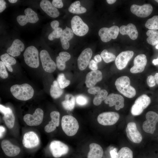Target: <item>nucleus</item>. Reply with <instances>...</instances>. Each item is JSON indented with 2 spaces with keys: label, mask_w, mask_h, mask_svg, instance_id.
Segmentation results:
<instances>
[{
  "label": "nucleus",
  "mask_w": 158,
  "mask_h": 158,
  "mask_svg": "<svg viewBox=\"0 0 158 158\" xmlns=\"http://www.w3.org/2000/svg\"><path fill=\"white\" fill-rule=\"evenodd\" d=\"M5 131V128L3 126H0V136L1 138L3 136V135Z\"/></svg>",
  "instance_id": "nucleus-53"
},
{
  "label": "nucleus",
  "mask_w": 158,
  "mask_h": 158,
  "mask_svg": "<svg viewBox=\"0 0 158 158\" xmlns=\"http://www.w3.org/2000/svg\"><path fill=\"white\" fill-rule=\"evenodd\" d=\"M74 35L72 30L66 26L63 30L60 40L62 48L65 50L68 49L70 46L68 41L71 40Z\"/></svg>",
  "instance_id": "nucleus-26"
},
{
  "label": "nucleus",
  "mask_w": 158,
  "mask_h": 158,
  "mask_svg": "<svg viewBox=\"0 0 158 158\" xmlns=\"http://www.w3.org/2000/svg\"><path fill=\"white\" fill-rule=\"evenodd\" d=\"M102 78V72L99 70L92 71L89 72L86 77L85 83L88 88L94 86L98 82L100 81Z\"/></svg>",
  "instance_id": "nucleus-22"
},
{
  "label": "nucleus",
  "mask_w": 158,
  "mask_h": 158,
  "mask_svg": "<svg viewBox=\"0 0 158 158\" xmlns=\"http://www.w3.org/2000/svg\"><path fill=\"white\" fill-rule=\"evenodd\" d=\"M147 60L146 55L143 54L137 56L134 60V66L131 68L130 71L132 73H141L144 70Z\"/></svg>",
  "instance_id": "nucleus-20"
},
{
  "label": "nucleus",
  "mask_w": 158,
  "mask_h": 158,
  "mask_svg": "<svg viewBox=\"0 0 158 158\" xmlns=\"http://www.w3.org/2000/svg\"><path fill=\"white\" fill-rule=\"evenodd\" d=\"M76 101L78 105L84 106L88 103V99L86 96L82 95H79L76 97Z\"/></svg>",
  "instance_id": "nucleus-42"
},
{
  "label": "nucleus",
  "mask_w": 158,
  "mask_h": 158,
  "mask_svg": "<svg viewBox=\"0 0 158 158\" xmlns=\"http://www.w3.org/2000/svg\"><path fill=\"white\" fill-rule=\"evenodd\" d=\"M1 147L5 154L10 157L18 155L20 151L19 147L12 144L9 141L6 140H4L2 141Z\"/></svg>",
  "instance_id": "nucleus-21"
},
{
  "label": "nucleus",
  "mask_w": 158,
  "mask_h": 158,
  "mask_svg": "<svg viewBox=\"0 0 158 158\" xmlns=\"http://www.w3.org/2000/svg\"><path fill=\"white\" fill-rule=\"evenodd\" d=\"M57 81L60 87L62 89L66 87L70 83V81L66 79L63 73H60L58 75Z\"/></svg>",
  "instance_id": "nucleus-39"
},
{
  "label": "nucleus",
  "mask_w": 158,
  "mask_h": 158,
  "mask_svg": "<svg viewBox=\"0 0 158 158\" xmlns=\"http://www.w3.org/2000/svg\"><path fill=\"white\" fill-rule=\"evenodd\" d=\"M25 48L24 44L19 40H15L11 46L8 48L6 52L13 57L18 56L20 54Z\"/></svg>",
  "instance_id": "nucleus-25"
},
{
  "label": "nucleus",
  "mask_w": 158,
  "mask_h": 158,
  "mask_svg": "<svg viewBox=\"0 0 158 158\" xmlns=\"http://www.w3.org/2000/svg\"><path fill=\"white\" fill-rule=\"evenodd\" d=\"M133 54L134 52L132 51L128 50L120 53L115 60V64L117 68L120 70L124 68Z\"/></svg>",
  "instance_id": "nucleus-16"
},
{
  "label": "nucleus",
  "mask_w": 158,
  "mask_h": 158,
  "mask_svg": "<svg viewBox=\"0 0 158 158\" xmlns=\"http://www.w3.org/2000/svg\"><path fill=\"white\" fill-rule=\"evenodd\" d=\"M119 32L122 35H128L132 40H136L138 36V32L136 26L132 23L127 25H123L119 28Z\"/></svg>",
  "instance_id": "nucleus-24"
},
{
  "label": "nucleus",
  "mask_w": 158,
  "mask_h": 158,
  "mask_svg": "<svg viewBox=\"0 0 158 158\" xmlns=\"http://www.w3.org/2000/svg\"><path fill=\"white\" fill-rule=\"evenodd\" d=\"M50 25L52 28L54 30L58 28L59 22L56 20H54L51 22Z\"/></svg>",
  "instance_id": "nucleus-51"
},
{
  "label": "nucleus",
  "mask_w": 158,
  "mask_h": 158,
  "mask_svg": "<svg viewBox=\"0 0 158 158\" xmlns=\"http://www.w3.org/2000/svg\"><path fill=\"white\" fill-rule=\"evenodd\" d=\"M108 92L104 89L101 90L95 96L93 100V103L96 106L100 105L102 101L104 100L108 96Z\"/></svg>",
  "instance_id": "nucleus-34"
},
{
  "label": "nucleus",
  "mask_w": 158,
  "mask_h": 158,
  "mask_svg": "<svg viewBox=\"0 0 158 158\" xmlns=\"http://www.w3.org/2000/svg\"><path fill=\"white\" fill-rule=\"evenodd\" d=\"M154 76L156 83L158 84V73H156Z\"/></svg>",
  "instance_id": "nucleus-54"
},
{
  "label": "nucleus",
  "mask_w": 158,
  "mask_h": 158,
  "mask_svg": "<svg viewBox=\"0 0 158 158\" xmlns=\"http://www.w3.org/2000/svg\"><path fill=\"white\" fill-rule=\"evenodd\" d=\"M49 148L52 155L55 158H59L66 154L69 150L68 147L66 145L58 140L51 141Z\"/></svg>",
  "instance_id": "nucleus-10"
},
{
  "label": "nucleus",
  "mask_w": 158,
  "mask_h": 158,
  "mask_svg": "<svg viewBox=\"0 0 158 158\" xmlns=\"http://www.w3.org/2000/svg\"><path fill=\"white\" fill-rule=\"evenodd\" d=\"M0 111L4 115L13 112L10 108L6 107L1 104L0 105Z\"/></svg>",
  "instance_id": "nucleus-46"
},
{
  "label": "nucleus",
  "mask_w": 158,
  "mask_h": 158,
  "mask_svg": "<svg viewBox=\"0 0 158 158\" xmlns=\"http://www.w3.org/2000/svg\"><path fill=\"white\" fill-rule=\"evenodd\" d=\"M61 104L65 109L71 111L75 107V98L71 94H67L65 96V100L62 102Z\"/></svg>",
  "instance_id": "nucleus-31"
},
{
  "label": "nucleus",
  "mask_w": 158,
  "mask_h": 158,
  "mask_svg": "<svg viewBox=\"0 0 158 158\" xmlns=\"http://www.w3.org/2000/svg\"><path fill=\"white\" fill-rule=\"evenodd\" d=\"M156 48L157 49H158V44H157L156 46Z\"/></svg>",
  "instance_id": "nucleus-58"
},
{
  "label": "nucleus",
  "mask_w": 158,
  "mask_h": 158,
  "mask_svg": "<svg viewBox=\"0 0 158 158\" xmlns=\"http://www.w3.org/2000/svg\"><path fill=\"white\" fill-rule=\"evenodd\" d=\"M23 56L25 63L29 67L36 68L39 65L38 51L35 47L31 46L25 50Z\"/></svg>",
  "instance_id": "nucleus-4"
},
{
  "label": "nucleus",
  "mask_w": 158,
  "mask_h": 158,
  "mask_svg": "<svg viewBox=\"0 0 158 158\" xmlns=\"http://www.w3.org/2000/svg\"><path fill=\"white\" fill-rule=\"evenodd\" d=\"M116 158H133V152L127 147H123L117 153Z\"/></svg>",
  "instance_id": "nucleus-36"
},
{
  "label": "nucleus",
  "mask_w": 158,
  "mask_h": 158,
  "mask_svg": "<svg viewBox=\"0 0 158 158\" xmlns=\"http://www.w3.org/2000/svg\"><path fill=\"white\" fill-rule=\"evenodd\" d=\"M155 1H156L158 3V0H155Z\"/></svg>",
  "instance_id": "nucleus-59"
},
{
  "label": "nucleus",
  "mask_w": 158,
  "mask_h": 158,
  "mask_svg": "<svg viewBox=\"0 0 158 158\" xmlns=\"http://www.w3.org/2000/svg\"><path fill=\"white\" fill-rule=\"evenodd\" d=\"M100 56L104 61L109 63L115 60L116 57L113 54L108 52L106 49L104 50L101 53Z\"/></svg>",
  "instance_id": "nucleus-38"
},
{
  "label": "nucleus",
  "mask_w": 158,
  "mask_h": 158,
  "mask_svg": "<svg viewBox=\"0 0 158 158\" xmlns=\"http://www.w3.org/2000/svg\"><path fill=\"white\" fill-rule=\"evenodd\" d=\"M39 138L34 132L30 131L25 133L23 136L22 143L27 148H32L37 147L39 143Z\"/></svg>",
  "instance_id": "nucleus-18"
},
{
  "label": "nucleus",
  "mask_w": 158,
  "mask_h": 158,
  "mask_svg": "<svg viewBox=\"0 0 158 158\" xmlns=\"http://www.w3.org/2000/svg\"><path fill=\"white\" fill-rule=\"evenodd\" d=\"M130 9L131 12L140 18H145L151 13L153 7L150 4H145L142 6L134 4L131 6Z\"/></svg>",
  "instance_id": "nucleus-15"
},
{
  "label": "nucleus",
  "mask_w": 158,
  "mask_h": 158,
  "mask_svg": "<svg viewBox=\"0 0 158 158\" xmlns=\"http://www.w3.org/2000/svg\"><path fill=\"white\" fill-rule=\"evenodd\" d=\"M94 59L97 63L101 62L102 60L101 56L99 54H97L95 56Z\"/></svg>",
  "instance_id": "nucleus-52"
},
{
  "label": "nucleus",
  "mask_w": 158,
  "mask_h": 158,
  "mask_svg": "<svg viewBox=\"0 0 158 158\" xmlns=\"http://www.w3.org/2000/svg\"><path fill=\"white\" fill-rule=\"evenodd\" d=\"M52 4L56 8H61L63 6V4L61 0H53Z\"/></svg>",
  "instance_id": "nucleus-49"
},
{
  "label": "nucleus",
  "mask_w": 158,
  "mask_h": 158,
  "mask_svg": "<svg viewBox=\"0 0 158 158\" xmlns=\"http://www.w3.org/2000/svg\"><path fill=\"white\" fill-rule=\"evenodd\" d=\"M25 15H19L17 18L19 24L21 26L25 25L28 23H34L39 20L37 14L30 8H27L24 11Z\"/></svg>",
  "instance_id": "nucleus-13"
},
{
  "label": "nucleus",
  "mask_w": 158,
  "mask_h": 158,
  "mask_svg": "<svg viewBox=\"0 0 158 158\" xmlns=\"http://www.w3.org/2000/svg\"><path fill=\"white\" fill-rule=\"evenodd\" d=\"M152 63L155 65H158V57L157 59H154L152 61Z\"/></svg>",
  "instance_id": "nucleus-55"
},
{
  "label": "nucleus",
  "mask_w": 158,
  "mask_h": 158,
  "mask_svg": "<svg viewBox=\"0 0 158 158\" xmlns=\"http://www.w3.org/2000/svg\"><path fill=\"white\" fill-rule=\"evenodd\" d=\"M62 29L59 27L54 30L48 36V39L50 40H52L56 38L60 37L63 32Z\"/></svg>",
  "instance_id": "nucleus-40"
},
{
  "label": "nucleus",
  "mask_w": 158,
  "mask_h": 158,
  "mask_svg": "<svg viewBox=\"0 0 158 158\" xmlns=\"http://www.w3.org/2000/svg\"><path fill=\"white\" fill-rule=\"evenodd\" d=\"M147 82L148 85L150 87H153L156 85V82L154 76L152 75L148 76L147 79Z\"/></svg>",
  "instance_id": "nucleus-45"
},
{
  "label": "nucleus",
  "mask_w": 158,
  "mask_h": 158,
  "mask_svg": "<svg viewBox=\"0 0 158 158\" xmlns=\"http://www.w3.org/2000/svg\"><path fill=\"white\" fill-rule=\"evenodd\" d=\"M6 2L3 0H0V13L3 12L6 8Z\"/></svg>",
  "instance_id": "nucleus-50"
},
{
  "label": "nucleus",
  "mask_w": 158,
  "mask_h": 158,
  "mask_svg": "<svg viewBox=\"0 0 158 158\" xmlns=\"http://www.w3.org/2000/svg\"><path fill=\"white\" fill-rule=\"evenodd\" d=\"M40 6L42 10L49 16L52 18H56L59 15L57 9L48 0H42L40 2Z\"/></svg>",
  "instance_id": "nucleus-23"
},
{
  "label": "nucleus",
  "mask_w": 158,
  "mask_h": 158,
  "mask_svg": "<svg viewBox=\"0 0 158 158\" xmlns=\"http://www.w3.org/2000/svg\"><path fill=\"white\" fill-rule=\"evenodd\" d=\"M71 57L70 54L65 51L60 52L59 56L56 59V65L60 71L63 70L66 67V62L69 60Z\"/></svg>",
  "instance_id": "nucleus-28"
},
{
  "label": "nucleus",
  "mask_w": 158,
  "mask_h": 158,
  "mask_svg": "<svg viewBox=\"0 0 158 158\" xmlns=\"http://www.w3.org/2000/svg\"><path fill=\"white\" fill-rule=\"evenodd\" d=\"M56 126L50 121L44 127V130L47 133H50L54 130Z\"/></svg>",
  "instance_id": "nucleus-44"
},
{
  "label": "nucleus",
  "mask_w": 158,
  "mask_h": 158,
  "mask_svg": "<svg viewBox=\"0 0 158 158\" xmlns=\"http://www.w3.org/2000/svg\"><path fill=\"white\" fill-rule=\"evenodd\" d=\"M8 1L11 3H14L16 2L17 0H8Z\"/></svg>",
  "instance_id": "nucleus-57"
},
{
  "label": "nucleus",
  "mask_w": 158,
  "mask_h": 158,
  "mask_svg": "<svg viewBox=\"0 0 158 158\" xmlns=\"http://www.w3.org/2000/svg\"><path fill=\"white\" fill-rule=\"evenodd\" d=\"M44 112L40 108H37L32 115L28 114L23 117L26 123L30 126H37L42 123L43 118Z\"/></svg>",
  "instance_id": "nucleus-12"
},
{
  "label": "nucleus",
  "mask_w": 158,
  "mask_h": 158,
  "mask_svg": "<svg viewBox=\"0 0 158 158\" xmlns=\"http://www.w3.org/2000/svg\"><path fill=\"white\" fill-rule=\"evenodd\" d=\"M119 116L118 114L116 112H104L98 116L97 120L99 123L103 126L112 125L117 122Z\"/></svg>",
  "instance_id": "nucleus-9"
},
{
  "label": "nucleus",
  "mask_w": 158,
  "mask_h": 158,
  "mask_svg": "<svg viewBox=\"0 0 158 158\" xmlns=\"http://www.w3.org/2000/svg\"><path fill=\"white\" fill-rule=\"evenodd\" d=\"M40 55L42 67L44 71L49 73L54 72L56 68V64L51 59L48 51L45 50H42Z\"/></svg>",
  "instance_id": "nucleus-11"
},
{
  "label": "nucleus",
  "mask_w": 158,
  "mask_h": 158,
  "mask_svg": "<svg viewBox=\"0 0 158 158\" xmlns=\"http://www.w3.org/2000/svg\"><path fill=\"white\" fill-rule=\"evenodd\" d=\"M119 32V27L116 25H113L110 28L103 27L100 29L98 32L101 40L106 42L110 41L112 39H116Z\"/></svg>",
  "instance_id": "nucleus-8"
},
{
  "label": "nucleus",
  "mask_w": 158,
  "mask_h": 158,
  "mask_svg": "<svg viewBox=\"0 0 158 158\" xmlns=\"http://www.w3.org/2000/svg\"><path fill=\"white\" fill-rule=\"evenodd\" d=\"M71 24L73 32L78 36H83L89 31L88 25L78 16H75L73 17L71 21Z\"/></svg>",
  "instance_id": "nucleus-7"
},
{
  "label": "nucleus",
  "mask_w": 158,
  "mask_h": 158,
  "mask_svg": "<svg viewBox=\"0 0 158 158\" xmlns=\"http://www.w3.org/2000/svg\"><path fill=\"white\" fill-rule=\"evenodd\" d=\"M101 90V88L100 87L94 86L89 88L87 91L90 94L95 95L97 94Z\"/></svg>",
  "instance_id": "nucleus-47"
},
{
  "label": "nucleus",
  "mask_w": 158,
  "mask_h": 158,
  "mask_svg": "<svg viewBox=\"0 0 158 158\" xmlns=\"http://www.w3.org/2000/svg\"><path fill=\"white\" fill-rule=\"evenodd\" d=\"M61 126L65 133L69 136L75 135L79 128V123L77 119L73 116L69 115L62 117Z\"/></svg>",
  "instance_id": "nucleus-3"
},
{
  "label": "nucleus",
  "mask_w": 158,
  "mask_h": 158,
  "mask_svg": "<svg viewBox=\"0 0 158 158\" xmlns=\"http://www.w3.org/2000/svg\"><path fill=\"white\" fill-rule=\"evenodd\" d=\"M60 115V113L56 111H52L50 114L51 121L56 127L59 125Z\"/></svg>",
  "instance_id": "nucleus-41"
},
{
  "label": "nucleus",
  "mask_w": 158,
  "mask_h": 158,
  "mask_svg": "<svg viewBox=\"0 0 158 158\" xmlns=\"http://www.w3.org/2000/svg\"><path fill=\"white\" fill-rule=\"evenodd\" d=\"M148 37L147 41L149 44L154 46L158 43V31L157 30H148L146 32Z\"/></svg>",
  "instance_id": "nucleus-33"
},
{
  "label": "nucleus",
  "mask_w": 158,
  "mask_h": 158,
  "mask_svg": "<svg viewBox=\"0 0 158 158\" xmlns=\"http://www.w3.org/2000/svg\"><path fill=\"white\" fill-rule=\"evenodd\" d=\"M92 54V50L89 48L85 49L81 53L77 60L78 66L80 70H83L87 68Z\"/></svg>",
  "instance_id": "nucleus-19"
},
{
  "label": "nucleus",
  "mask_w": 158,
  "mask_h": 158,
  "mask_svg": "<svg viewBox=\"0 0 158 158\" xmlns=\"http://www.w3.org/2000/svg\"><path fill=\"white\" fill-rule=\"evenodd\" d=\"M146 120L142 124L143 130L147 133L153 134L158 122V114L154 111H150L146 113Z\"/></svg>",
  "instance_id": "nucleus-6"
},
{
  "label": "nucleus",
  "mask_w": 158,
  "mask_h": 158,
  "mask_svg": "<svg viewBox=\"0 0 158 158\" xmlns=\"http://www.w3.org/2000/svg\"><path fill=\"white\" fill-rule=\"evenodd\" d=\"M68 10L71 13L80 14L85 12L87 9L86 8L80 6V2L79 1H76L71 5L68 8Z\"/></svg>",
  "instance_id": "nucleus-32"
},
{
  "label": "nucleus",
  "mask_w": 158,
  "mask_h": 158,
  "mask_svg": "<svg viewBox=\"0 0 158 158\" xmlns=\"http://www.w3.org/2000/svg\"><path fill=\"white\" fill-rule=\"evenodd\" d=\"M90 151L87 158H102L103 154V150L99 144L93 143L89 145Z\"/></svg>",
  "instance_id": "nucleus-27"
},
{
  "label": "nucleus",
  "mask_w": 158,
  "mask_h": 158,
  "mask_svg": "<svg viewBox=\"0 0 158 158\" xmlns=\"http://www.w3.org/2000/svg\"><path fill=\"white\" fill-rule=\"evenodd\" d=\"M150 97L147 95L144 94L140 96L136 99L131 107L132 114L134 116L140 115L150 104Z\"/></svg>",
  "instance_id": "nucleus-5"
},
{
  "label": "nucleus",
  "mask_w": 158,
  "mask_h": 158,
  "mask_svg": "<svg viewBox=\"0 0 158 158\" xmlns=\"http://www.w3.org/2000/svg\"><path fill=\"white\" fill-rule=\"evenodd\" d=\"M115 85L117 90L128 98H132L136 95L135 90L130 85V79L127 76L118 78L116 80Z\"/></svg>",
  "instance_id": "nucleus-2"
},
{
  "label": "nucleus",
  "mask_w": 158,
  "mask_h": 158,
  "mask_svg": "<svg viewBox=\"0 0 158 158\" xmlns=\"http://www.w3.org/2000/svg\"><path fill=\"white\" fill-rule=\"evenodd\" d=\"M145 27L150 30H158V16H154L148 19L146 22Z\"/></svg>",
  "instance_id": "nucleus-35"
},
{
  "label": "nucleus",
  "mask_w": 158,
  "mask_h": 158,
  "mask_svg": "<svg viewBox=\"0 0 158 158\" xmlns=\"http://www.w3.org/2000/svg\"><path fill=\"white\" fill-rule=\"evenodd\" d=\"M10 91L15 98L23 101L30 99L34 94V90L32 87L27 83L14 85L11 87Z\"/></svg>",
  "instance_id": "nucleus-1"
},
{
  "label": "nucleus",
  "mask_w": 158,
  "mask_h": 158,
  "mask_svg": "<svg viewBox=\"0 0 158 158\" xmlns=\"http://www.w3.org/2000/svg\"><path fill=\"white\" fill-rule=\"evenodd\" d=\"M126 132L128 138L132 142L138 143L142 141V135L138 130L135 123L130 122L128 124Z\"/></svg>",
  "instance_id": "nucleus-14"
},
{
  "label": "nucleus",
  "mask_w": 158,
  "mask_h": 158,
  "mask_svg": "<svg viewBox=\"0 0 158 158\" xmlns=\"http://www.w3.org/2000/svg\"><path fill=\"white\" fill-rule=\"evenodd\" d=\"M0 59L3 62L8 70L12 72L13 69L11 65H14L16 63V61L13 57L10 56L8 53H5L0 56Z\"/></svg>",
  "instance_id": "nucleus-29"
},
{
  "label": "nucleus",
  "mask_w": 158,
  "mask_h": 158,
  "mask_svg": "<svg viewBox=\"0 0 158 158\" xmlns=\"http://www.w3.org/2000/svg\"><path fill=\"white\" fill-rule=\"evenodd\" d=\"M3 119L9 128H12L14 125L15 117L13 112L4 115Z\"/></svg>",
  "instance_id": "nucleus-37"
},
{
  "label": "nucleus",
  "mask_w": 158,
  "mask_h": 158,
  "mask_svg": "<svg viewBox=\"0 0 158 158\" xmlns=\"http://www.w3.org/2000/svg\"><path fill=\"white\" fill-rule=\"evenodd\" d=\"M104 103L108 104L110 107L115 106V109L118 110L124 107V99L121 95L111 93L108 95L104 101Z\"/></svg>",
  "instance_id": "nucleus-17"
},
{
  "label": "nucleus",
  "mask_w": 158,
  "mask_h": 158,
  "mask_svg": "<svg viewBox=\"0 0 158 158\" xmlns=\"http://www.w3.org/2000/svg\"><path fill=\"white\" fill-rule=\"evenodd\" d=\"M97 63L95 60H92L89 64V68L92 71H96L98 69Z\"/></svg>",
  "instance_id": "nucleus-48"
},
{
  "label": "nucleus",
  "mask_w": 158,
  "mask_h": 158,
  "mask_svg": "<svg viewBox=\"0 0 158 158\" xmlns=\"http://www.w3.org/2000/svg\"><path fill=\"white\" fill-rule=\"evenodd\" d=\"M0 76L2 79H6L8 76V73L6 70L5 66L3 62L0 61Z\"/></svg>",
  "instance_id": "nucleus-43"
},
{
  "label": "nucleus",
  "mask_w": 158,
  "mask_h": 158,
  "mask_svg": "<svg viewBox=\"0 0 158 158\" xmlns=\"http://www.w3.org/2000/svg\"><path fill=\"white\" fill-rule=\"evenodd\" d=\"M63 92V89L60 87L57 81L54 80L51 86L50 90L51 96L54 99H57L62 95Z\"/></svg>",
  "instance_id": "nucleus-30"
},
{
  "label": "nucleus",
  "mask_w": 158,
  "mask_h": 158,
  "mask_svg": "<svg viewBox=\"0 0 158 158\" xmlns=\"http://www.w3.org/2000/svg\"><path fill=\"white\" fill-rule=\"evenodd\" d=\"M107 3L109 4H111L114 3L116 1V0H107Z\"/></svg>",
  "instance_id": "nucleus-56"
}]
</instances>
